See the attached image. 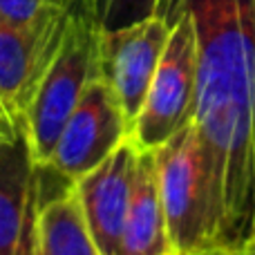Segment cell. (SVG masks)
<instances>
[{"instance_id":"obj_1","label":"cell","mask_w":255,"mask_h":255,"mask_svg":"<svg viewBox=\"0 0 255 255\" xmlns=\"http://www.w3.org/2000/svg\"><path fill=\"white\" fill-rule=\"evenodd\" d=\"M179 9L197 38L190 121L211 166L217 247L233 253L255 238V0H159L157 13Z\"/></svg>"},{"instance_id":"obj_2","label":"cell","mask_w":255,"mask_h":255,"mask_svg":"<svg viewBox=\"0 0 255 255\" xmlns=\"http://www.w3.org/2000/svg\"><path fill=\"white\" fill-rule=\"evenodd\" d=\"M154 152L157 188L175 255L217 249V204L211 166L197 128L186 124Z\"/></svg>"},{"instance_id":"obj_3","label":"cell","mask_w":255,"mask_h":255,"mask_svg":"<svg viewBox=\"0 0 255 255\" xmlns=\"http://www.w3.org/2000/svg\"><path fill=\"white\" fill-rule=\"evenodd\" d=\"M101 29L90 11H72L58 49L34 90L22 130L38 161H49L65 121L79 106L88 85L101 76Z\"/></svg>"},{"instance_id":"obj_4","label":"cell","mask_w":255,"mask_h":255,"mask_svg":"<svg viewBox=\"0 0 255 255\" xmlns=\"http://www.w3.org/2000/svg\"><path fill=\"white\" fill-rule=\"evenodd\" d=\"M170 36L145 94L143 108L130 128L139 150H157L190 124L197 94V38L193 18L179 9L172 13Z\"/></svg>"},{"instance_id":"obj_5","label":"cell","mask_w":255,"mask_h":255,"mask_svg":"<svg viewBox=\"0 0 255 255\" xmlns=\"http://www.w3.org/2000/svg\"><path fill=\"white\" fill-rule=\"evenodd\" d=\"M72 186L34 157L25 130L0 136V255H34L43 206Z\"/></svg>"},{"instance_id":"obj_6","label":"cell","mask_w":255,"mask_h":255,"mask_svg":"<svg viewBox=\"0 0 255 255\" xmlns=\"http://www.w3.org/2000/svg\"><path fill=\"white\" fill-rule=\"evenodd\" d=\"M128 136L130 124L115 92L103 76H97L65 121L47 163L74 184L106 161Z\"/></svg>"},{"instance_id":"obj_7","label":"cell","mask_w":255,"mask_h":255,"mask_svg":"<svg viewBox=\"0 0 255 255\" xmlns=\"http://www.w3.org/2000/svg\"><path fill=\"white\" fill-rule=\"evenodd\" d=\"M170 36V22L150 16L115 31H101V76L112 88L128 124L136 121Z\"/></svg>"},{"instance_id":"obj_8","label":"cell","mask_w":255,"mask_h":255,"mask_svg":"<svg viewBox=\"0 0 255 255\" xmlns=\"http://www.w3.org/2000/svg\"><path fill=\"white\" fill-rule=\"evenodd\" d=\"M139 148L128 136L88 175L79 177L72 193L101 255H117L130 202L134 195Z\"/></svg>"},{"instance_id":"obj_9","label":"cell","mask_w":255,"mask_h":255,"mask_svg":"<svg viewBox=\"0 0 255 255\" xmlns=\"http://www.w3.org/2000/svg\"><path fill=\"white\" fill-rule=\"evenodd\" d=\"M67 16L56 9L36 25H18L0 16V97L20 124L38 79L61 45Z\"/></svg>"},{"instance_id":"obj_10","label":"cell","mask_w":255,"mask_h":255,"mask_svg":"<svg viewBox=\"0 0 255 255\" xmlns=\"http://www.w3.org/2000/svg\"><path fill=\"white\" fill-rule=\"evenodd\" d=\"M117 255H175L157 188L154 152L150 150H139L134 195H132Z\"/></svg>"},{"instance_id":"obj_11","label":"cell","mask_w":255,"mask_h":255,"mask_svg":"<svg viewBox=\"0 0 255 255\" xmlns=\"http://www.w3.org/2000/svg\"><path fill=\"white\" fill-rule=\"evenodd\" d=\"M34 255H101L72 190L43 206Z\"/></svg>"},{"instance_id":"obj_12","label":"cell","mask_w":255,"mask_h":255,"mask_svg":"<svg viewBox=\"0 0 255 255\" xmlns=\"http://www.w3.org/2000/svg\"><path fill=\"white\" fill-rule=\"evenodd\" d=\"M90 13L101 31H115L157 16L159 0H88Z\"/></svg>"},{"instance_id":"obj_13","label":"cell","mask_w":255,"mask_h":255,"mask_svg":"<svg viewBox=\"0 0 255 255\" xmlns=\"http://www.w3.org/2000/svg\"><path fill=\"white\" fill-rule=\"evenodd\" d=\"M56 9L49 0H0V16L18 25H36Z\"/></svg>"},{"instance_id":"obj_14","label":"cell","mask_w":255,"mask_h":255,"mask_svg":"<svg viewBox=\"0 0 255 255\" xmlns=\"http://www.w3.org/2000/svg\"><path fill=\"white\" fill-rule=\"evenodd\" d=\"M22 130V124L11 115L4 99L0 97V136H16Z\"/></svg>"},{"instance_id":"obj_15","label":"cell","mask_w":255,"mask_h":255,"mask_svg":"<svg viewBox=\"0 0 255 255\" xmlns=\"http://www.w3.org/2000/svg\"><path fill=\"white\" fill-rule=\"evenodd\" d=\"M49 4L63 9V11H67V13H72V11H90L88 0H49Z\"/></svg>"},{"instance_id":"obj_16","label":"cell","mask_w":255,"mask_h":255,"mask_svg":"<svg viewBox=\"0 0 255 255\" xmlns=\"http://www.w3.org/2000/svg\"><path fill=\"white\" fill-rule=\"evenodd\" d=\"M233 255H255V238H251L249 242H244L238 251H233Z\"/></svg>"},{"instance_id":"obj_17","label":"cell","mask_w":255,"mask_h":255,"mask_svg":"<svg viewBox=\"0 0 255 255\" xmlns=\"http://www.w3.org/2000/svg\"><path fill=\"white\" fill-rule=\"evenodd\" d=\"M202 255H233V253L226 251V249H220V247H217V249H208V251H204Z\"/></svg>"}]
</instances>
